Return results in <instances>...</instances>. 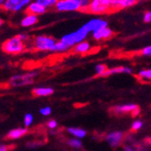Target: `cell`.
<instances>
[{
    "label": "cell",
    "instance_id": "obj_1",
    "mask_svg": "<svg viewBox=\"0 0 151 151\" xmlns=\"http://www.w3.org/2000/svg\"><path fill=\"white\" fill-rule=\"evenodd\" d=\"M111 8V0H93L91 1L88 11L93 14H103Z\"/></svg>",
    "mask_w": 151,
    "mask_h": 151
},
{
    "label": "cell",
    "instance_id": "obj_2",
    "mask_svg": "<svg viewBox=\"0 0 151 151\" xmlns=\"http://www.w3.org/2000/svg\"><path fill=\"white\" fill-rule=\"evenodd\" d=\"M24 44L17 36L13 37L3 44L2 49L8 53H18L24 50Z\"/></svg>",
    "mask_w": 151,
    "mask_h": 151
},
{
    "label": "cell",
    "instance_id": "obj_3",
    "mask_svg": "<svg viewBox=\"0 0 151 151\" xmlns=\"http://www.w3.org/2000/svg\"><path fill=\"white\" fill-rule=\"evenodd\" d=\"M56 44L57 42L53 38L45 35L37 36L35 40V46L38 50H52Z\"/></svg>",
    "mask_w": 151,
    "mask_h": 151
},
{
    "label": "cell",
    "instance_id": "obj_4",
    "mask_svg": "<svg viewBox=\"0 0 151 151\" xmlns=\"http://www.w3.org/2000/svg\"><path fill=\"white\" fill-rule=\"evenodd\" d=\"M36 75V73H29L23 75H17L14 76L10 80V84L12 86H23V85H27L31 84L34 81V78Z\"/></svg>",
    "mask_w": 151,
    "mask_h": 151
},
{
    "label": "cell",
    "instance_id": "obj_5",
    "mask_svg": "<svg viewBox=\"0 0 151 151\" xmlns=\"http://www.w3.org/2000/svg\"><path fill=\"white\" fill-rule=\"evenodd\" d=\"M59 11H73L81 9V0H60L55 5Z\"/></svg>",
    "mask_w": 151,
    "mask_h": 151
},
{
    "label": "cell",
    "instance_id": "obj_6",
    "mask_svg": "<svg viewBox=\"0 0 151 151\" xmlns=\"http://www.w3.org/2000/svg\"><path fill=\"white\" fill-rule=\"evenodd\" d=\"M30 4L28 0H7L5 2L4 7L8 11H19L24 6Z\"/></svg>",
    "mask_w": 151,
    "mask_h": 151
},
{
    "label": "cell",
    "instance_id": "obj_7",
    "mask_svg": "<svg viewBox=\"0 0 151 151\" xmlns=\"http://www.w3.org/2000/svg\"><path fill=\"white\" fill-rule=\"evenodd\" d=\"M84 27L87 29L88 32H96L102 28L107 27V22L102 19H92L89 21L87 24H84Z\"/></svg>",
    "mask_w": 151,
    "mask_h": 151
},
{
    "label": "cell",
    "instance_id": "obj_8",
    "mask_svg": "<svg viewBox=\"0 0 151 151\" xmlns=\"http://www.w3.org/2000/svg\"><path fill=\"white\" fill-rule=\"evenodd\" d=\"M123 138V134L121 132L116 131V132H112L111 134H109L107 137V141L109 143V145L112 147H117L119 145L121 139Z\"/></svg>",
    "mask_w": 151,
    "mask_h": 151
},
{
    "label": "cell",
    "instance_id": "obj_9",
    "mask_svg": "<svg viewBox=\"0 0 151 151\" xmlns=\"http://www.w3.org/2000/svg\"><path fill=\"white\" fill-rule=\"evenodd\" d=\"M26 11L27 13H29L30 15L37 16V15H41V14H44L45 12V8L41 5H39L37 2H34L28 6Z\"/></svg>",
    "mask_w": 151,
    "mask_h": 151
},
{
    "label": "cell",
    "instance_id": "obj_10",
    "mask_svg": "<svg viewBox=\"0 0 151 151\" xmlns=\"http://www.w3.org/2000/svg\"><path fill=\"white\" fill-rule=\"evenodd\" d=\"M113 35L112 31L108 28V27H105V28H102L99 31H96L93 33V37L96 40H101V39H108L109 37H111Z\"/></svg>",
    "mask_w": 151,
    "mask_h": 151
},
{
    "label": "cell",
    "instance_id": "obj_11",
    "mask_svg": "<svg viewBox=\"0 0 151 151\" xmlns=\"http://www.w3.org/2000/svg\"><path fill=\"white\" fill-rule=\"evenodd\" d=\"M88 33L89 32L87 31V29L84 27V25H82L81 28L79 30H77L76 32L72 33L73 34V36L74 38V41H75V44L78 45V44L81 43L82 41L84 40V38L87 36Z\"/></svg>",
    "mask_w": 151,
    "mask_h": 151
},
{
    "label": "cell",
    "instance_id": "obj_12",
    "mask_svg": "<svg viewBox=\"0 0 151 151\" xmlns=\"http://www.w3.org/2000/svg\"><path fill=\"white\" fill-rule=\"evenodd\" d=\"M135 0H111V8H124L133 6Z\"/></svg>",
    "mask_w": 151,
    "mask_h": 151
},
{
    "label": "cell",
    "instance_id": "obj_13",
    "mask_svg": "<svg viewBox=\"0 0 151 151\" xmlns=\"http://www.w3.org/2000/svg\"><path fill=\"white\" fill-rule=\"evenodd\" d=\"M139 111V108L135 104H126L122 106H117L115 108V111L119 113H125V112H136Z\"/></svg>",
    "mask_w": 151,
    "mask_h": 151
},
{
    "label": "cell",
    "instance_id": "obj_14",
    "mask_svg": "<svg viewBox=\"0 0 151 151\" xmlns=\"http://www.w3.org/2000/svg\"><path fill=\"white\" fill-rule=\"evenodd\" d=\"M131 73V70L129 69V68H126V67H116V68H112V69L107 70L101 77H106V76L111 75L114 73Z\"/></svg>",
    "mask_w": 151,
    "mask_h": 151
},
{
    "label": "cell",
    "instance_id": "obj_15",
    "mask_svg": "<svg viewBox=\"0 0 151 151\" xmlns=\"http://www.w3.org/2000/svg\"><path fill=\"white\" fill-rule=\"evenodd\" d=\"M37 21H38L37 16L28 14L24 18H23V20L21 22V25L24 26V27H28V26H31V25H34L35 24H36Z\"/></svg>",
    "mask_w": 151,
    "mask_h": 151
},
{
    "label": "cell",
    "instance_id": "obj_16",
    "mask_svg": "<svg viewBox=\"0 0 151 151\" xmlns=\"http://www.w3.org/2000/svg\"><path fill=\"white\" fill-rule=\"evenodd\" d=\"M27 133V129H13L11 130L8 135H7V138L8 139H19L21 137H23L24 135H25Z\"/></svg>",
    "mask_w": 151,
    "mask_h": 151
},
{
    "label": "cell",
    "instance_id": "obj_17",
    "mask_svg": "<svg viewBox=\"0 0 151 151\" xmlns=\"http://www.w3.org/2000/svg\"><path fill=\"white\" fill-rule=\"evenodd\" d=\"M33 93L36 96H48L53 93L52 88H36L33 91Z\"/></svg>",
    "mask_w": 151,
    "mask_h": 151
},
{
    "label": "cell",
    "instance_id": "obj_18",
    "mask_svg": "<svg viewBox=\"0 0 151 151\" xmlns=\"http://www.w3.org/2000/svg\"><path fill=\"white\" fill-rule=\"evenodd\" d=\"M91 49L90 44L88 42H81L74 47V52L79 53H84Z\"/></svg>",
    "mask_w": 151,
    "mask_h": 151
},
{
    "label": "cell",
    "instance_id": "obj_19",
    "mask_svg": "<svg viewBox=\"0 0 151 151\" xmlns=\"http://www.w3.org/2000/svg\"><path fill=\"white\" fill-rule=\"evenodd\" d=\"M68 131H69L71 134H73V136L77 137L78 139L83 138V137H85V135H86L85 130L79 129V128H69V129H68Z\"/></svg>",
    "mask_w": 151,
    "mask_h": 151
},
{
    "label": "cell",
    "instance_id": "obj_20",
    "mask_svg": "<svg viewBox=\"0 0 151 151\" xmlns=\"http://www.w3.org/2000/svg\"><path fill=\"white\" fill-rule=\"evenodd\" d=\"M39 5H41L42 6H44L45 8L53 6V5H56L57 1L56 0H37L36 1Z\"/></svg>",
    "mask_w": 151,
    "mask_h": 151
},
{
    "label": "cell",
    "instance_id": "obj_21",
    "mask_svg": "<svg viewBox=\"0 0 151 151\" xmlns=\"http://www.w3.org/2000/svg\"><path fill=\"white\" fill-rule=\"evenodd\" d=\"M69 46L65 45L64 44H63L61 41L60 42H57V44L54 45V47L52 48V51H57V52H64V51H67L69 50Z\"/></svg>",
    "mask_w": 151,
    "mask_h": 151
},
{
    "label": "cell",
    "instance_id": "obj_22",
    "mask_svg": "<svg viewBox=\"0 0 151 151\" xmlns=\"http://www.w3.org/2000/svg\"><path fill=\"white\" fill-rule=\"evenodd\" d=\"M107 66L105 64H98L97 66L95 67V71H96V73L98 75L101 76L106 71H107Z\"/></svg>",
    "mask_w": 151,
    "mask_h": 151
},
{
    "label": "cell",
    "instance_id": "obj_23",
    "mask_svg": "<svg viewBox=\"0 0 151 151\" xmlns=\"http://www.w3.org/2000/svg\"><path fill=\"white\" fill-rule=\"evenodd\" d=\"M139 77H140L141 79L151 80V69L140 71L139 73Z\"/></svg>",
    "mask_w": 151,
    "mask_h": 151
},
{
    "label": "cell",
    "instance_id": "obj_24",
    "mask_svg": "<svg viewBox=\"0 0 151 151\" xmlns=\"http://www.w3.org/2000/svg\"><path fill=\"white\" fill-rule=\"evenodd\" d=\"M33 119H34V118H33V116L31 114H29V113L26 114L24 116V125L26 127L30 126L32 124V122H33Z\"/></svg>",
    "mask_w": 151,
    "mask_h": 151
},
{
    "label": "cell",
    "instance_id": "obj_25",
    "mask_svg": "<svg viewBox=\"0 0 151 151\" xmlns=\"http://www.w3.org/2000/svg\"><path fill=\"white\" fill-rule=\"evenodd\" d=\"M69 144L73 147H80L81 146V142L78 139H73L69 140Z\"/></svg>",
    "mask_w": 151,
    "mask_h": 151
},
{
    "label": "cell",
    "instance_id": "obj_26",
    "mask_svg": "<svg viewBox=\"0 0 151 151\" xmlns=\"http://www.w3.org/2000/svg\"><path fill=\"white\" fill-rule=\"evenodd\" d=\"M51 112H52V109H51L50 107H45V108L40 109V113L42 115H45V116H47V115L51 114Z\"/></svg>",
    "mask_w": 151,
    "mask_h": 151
},
{
    "label": "cell",
    "instance_id": "obj_27",
    "mask_svg": "<svg viewBox=\"0 0 151 151\" xmlns=\"http://www.w3.org/2000/svg\"><path fill=\"white\" fill-rule=\"evenodd\" d=\"M142 127V122L140 120H136L132 124V129L134 130H139Z\"/></svg>",
    "mask_w": 151,
    "mask_h": 151
},
{
    "label": "cell",
    "instance_id": "obj_28",
    "mask_svg": "<svg viewBox=\"0 0 151 151\" xmlns=\"http://www.w3.org/2000/svg\"><path fill=\"white\" fill-rule=\"evenodd\" d=\"M142 54L144 55H151V45L150 46H147L146 48H144L141 52Z\"/></svg>",
    "mask_w": 151,
    "mask_h": 151
},
{
    "label": "cell",
    "instance_id": "obj_29",
    "mask_svg": "<svg viewBox=\"0 0 151 151\" xmlns=\"http://www.w3.org/2000/svg\"><path fill=\"white\" fill-rule=\"evenodd\" d=\"M144 21L146 23L151 22V12H147L144 15Z\"/></svg>",
    "mask_w": 151,
    "mask_h": 151
},
{
    "label": "cell",
    "instance_id": "obj_30",
    "mask_svg": "<svg viewBox=\"0 0 151 151\" xmlns=\"http://www.w3.org/2000/svg\"><path fill=\"white\" fill-rule=\"evenodd\" d=\"M56 126H57V122L55 120H50L48 122V127L50 129H54V128H56Z\"/></svg>",
    "mask_w": 151,
    "mask_h": 151
},
{
    "label": "cell",
    "instance_id": "obj_31",
    "mask_svg": "<svg viewBox=\"0 0 151 151\" xmlns=\"http://www.w3.org/2000/svg\"><path fill=\"white\" fill-rule=\"evenodd\" d=\"M17 37L21 40V41H25V40H27V38H28V36H27L26 35H24V34H21V35H17Z\"/></svg>",
    "mask_w": 151,
    "mask_h": 151
},
{
    "label": "cell",
    "instance_id": "obj_32",
    "mask_svg": "<svg viewBox=\"0 0 151 151\" xmlns=\"http://www.w3.org/2000/svg\"><path fill=\"white\" fill-rule=\"evenodd\" d=\"M0 151H7V147L6 146H1L0 147Z\"/></svg>",
    "mask_w": 151,
    "mask_h": 151
},
{
    "label": "cell",
    "instance_id": "obj_33",
    "mask_svg": "<svg viewBox=\"0 0 151 151\" xmlns=\"http://www.w3.org/2000/svg\"><path fill=\"white\" fill-rule=\"evenodd\" d=\"M125 150H126V151H135L133 148H131V147H125Z\"/></svg>",
    "mask_w": 151,
    "mask_h": 151
}]
</instances>
